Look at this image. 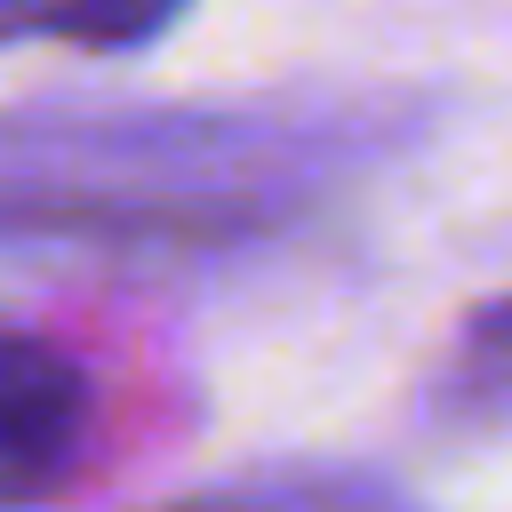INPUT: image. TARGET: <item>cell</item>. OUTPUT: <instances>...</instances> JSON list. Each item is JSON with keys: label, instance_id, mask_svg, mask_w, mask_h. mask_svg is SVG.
Returning a JSON list of instances; mask_svg holds the SVG:
<instances>
[{"label": "cell", "instance_id": "6da1fadb", "mask_svg": "<svg viewBox=\"0 0 512 512\" xmlns=\"http://www.w3.org/2000/svg\"><path fill=\"white\" fill-rule=\"evenodd\" d=\"M88 376L24 328H0V504L56 496L88 448Z\"/></svg>", "mask_w": 512, "mask_h": 512}, {"label": "cell", "instance_id": "7a4b0ae2", "mask_svg": "<svg viewBox=\"0 0 512 512\" xmlns=\"http://www.w3.org/2000/svg\"><path fill=\"white\" fill-rule=\"evenodd\" d=\"M192 0H0V40H64V48H144Z\"/></svg>", "mask_w": 512, "mask_h": 512}, {"label": "cell", "instance_id": "3957f363", "mask_svg": "<svg viewBox=\"0 0 512 512\" xmlns=\"http://www.w3.org/2000/svg\"><path fill=\"white\" fill-rule=\"evenodd\" d=\"M456 400H472L488 416H512V296L472 304L464 352H456Z\"/></svg>", "mask_w": 512, "mask_h": 512}]
</instances>
